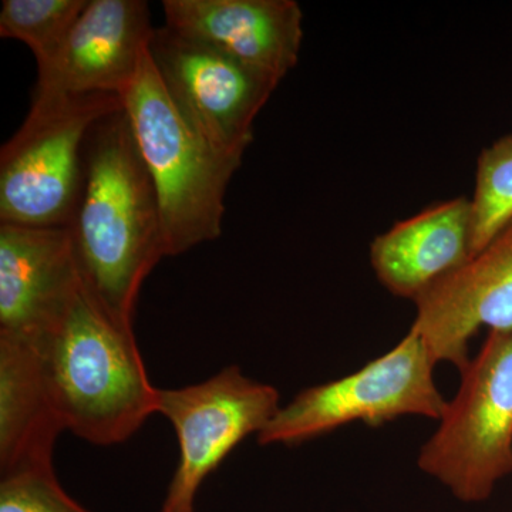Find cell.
I'll return each mask as SVG.
<instances>
[{
    "label": "cell",
    "mask_w": 512,
    "mask_h": 512,
    "mask_svg": "<svg viewBox=\"0 0 512 512\" xmlns=\"http://www.w3.org/2000/svg\"><path fill=\"white\" fill-rule=\"evenodd\" d=\"M67 228L83 284L114 318L133 325L141 286L167 249L156 188L124 107L87 134Z\"/></svg>",
    "instance_id": "obj_1"
},
{
    "label": "cell",
    "mask_w": 512,
    "mask_h": 512,
    "mask_svg": "<svg viewBox=\"0 0 512 512\" xmlns=\"http://www.w3.org/2000/svg\"><path fill=\"white\" fill-rule=\"evenodd\" d=\"M28 340L64 431L113 446L157 413L158 389L148 380L133 325L114 318L82 281L62 315Z\"/></svg>",
    "instance_id": "obj_2"
},
{
    "label": "cell",
    "mask_w": 512,
    "mask_h": 512,
    "mask_svg": "<svg viewBox=\"0 0 512 512\" xmlns=\"http://www.w3.org/2000/svg\"><path fill=\"white\" fill-rule=\"evenodd\" d=\"M121 101L156 188L167 256L221 237L225 194L242 160L222 156L185 121L148 49Z\"/></svg>",
    "instance_id": "obj_3"
},
{
    "label": "cell",
    "mask_w": 512,
    "mask_h": 512,
    "mask_svg": "<svg viewBox=\"0 0 512 512\" xmlns=\"http://www.w3.org/2000/svg\"><path fill=\"white\" fill-rule=\"evenodd\" d=\"M123 109L114 94L33 96L25 121L0 150V222L67 227L79 197L90 128Z\"/></svg>",
    "instance_id": "obj_4"
},
{
    "label": "cell",
    "mask_w": 512,
    "mask_h": 512,
    "mask_svg": "<svg viewBox=\"0 0 512 512\" xmlns=\"http://www.w3.org/2000/svg\"><path fill=\"white\" fill-rule=\"evenodd\" d=\"M460 373L417 466L461 503H483L512 473V330L490 332Z\"/></svg>",
    "instance_id": "obj_5"
},
{
    "label": "cell",
    "mask_w": 512,
    "mask_h": 512,
    "mask_svg": "<svg viewBox=\"0 0 512 512\" xmlns=\"http://www.w3.org/2000/svg\"><path fill=\"white\" fill-rule=\"evenodd\" d=\"M436 366L410 329L386 355L352 375L309 387L281 406L258 434V443L293 446L359 421L375 427L406 416L440 421L447 400L434 382Z\"/></svg>",
    "instance_id": "obj_6"
},
{
    "label": "cell",
    "mask_w": 512,
    "mask_h": 512,
    "mask_svg": "<svg viewBox=\"0 0 512 512\" xmlns=\"http://www.w3.org/2000/svg\"><path fill=\"white\" fill-rule=\"evenodd\" d=\"M279 392L256 382L238 366H228L205 382L181 389H158L157 413L177 434V468L158 512H195L205 478L251 434L258 436L274 419Z\"/></svg>",
    "instance_id": "obj_7"
},
{
    "label": "cell",
    "mask_w": 512,
    "mask_h": 512,
    "mask_svg": "<svg viewBox=\"0 0 512 512\" xmlns=\"http://www.w3.org/2000/svg\"><path fill=\"white\" fill-rule=\"evenodd\" d=\"M148 55L185 121L222 156L242 160L279 83L165 25L154 29Z\"/></svg>",
    "instance_id": "obj_8"
},
{
    "label": "cell",
    "mask_w": 512,
    "mask_h": 512,
    "mask_svg": "<svg viewBox=\"0 0 512 512\" xmlns=\"http://www.w3.org/2000/svg\"><path fill=\"white\" fill-rule=\"evenodd\" d=\"M412 330L436 365L463 372L470 363L468 343L481 328L512 330V222L466 264L414 301Z\"/></svg>",
    "instance_id": "obj_9"
},
{
    "label": "cell",
    "mask_w": 512,
    "mask_h": 512,
    "mask_svg": "<svg viewBox=\"0 0 512 512\" xmlns=\"http://www.w3.org/2000/svg\"><path fill=\"white\" fill-rule=\"evenodd\" d=\"M154 28L144 0H89L33 96H123L136 79Z\"/></svg>",
    "instance_id": "obj_10"
},
{
    "label": "cell",
    "mask_w": 512,
    "mask_h": 512,
    "mask_svg": "<svg viewBox=\"0 0 512 512\" xmlns=\"http://www.w3.org/2000/svg\"><path fill=\"white\" fill-rule=\"evenodd\" d=\"M165 26L275 82L299 60L303 13L295 0H164Z\"/></svg>",
    "instance_id": "obj_11"
},
{
    "label": "cell",
    "mask_w": 512,
    "mask_h": 512,
    "mask_svg": "<svg viewBox=\"0 0 512 512\" xmlns=\"http://www.w3.org/2000/svg\"><path fill=\"white\" fill-rule=\"evenodd\" d=\"M80 281L69 228L0 222V335L35 339Z\"/></svg>",
    "instance_id": "obj_12"
},
{
    "label": "cell",
    "mask_w": 512,
    "mask_h": 512,
    "mask_svg": "<svg viewBox=\"0 0 512 512\" xmlns=\"http://www.w3.org/2000/svg\"><path fill=\"white\" fill-rule=\"evenodd\" d=\"M470 258V200L464 197L397 222L370 245V264L380 284L413 302Z\"/></svg>",
    "instance_id": "obj_13"
},
{
    "label": "cell",
    "mask_w": 512,
    "mask_h": 512,
    "mask_svg": "<svg viewBox=\"0 0 512 512\" xmlns=\"http://www.w3.org/2000/svg\"><path fill=\"white\" fill-rule=\"evenodd\" d=\"M63 431L35 345L0 335V476L53 468Z\"/></svg>",
    "instance_id": "obj_14"
},
{
    "label": "cell",
    "mask_w": 512,
    "mask_h": 512,
    "mask_svg": "<svg viewBox=\"0 0 512 512\" xmlns=\"http://www.w3.org/2000/svg\"><path fill=\"white\" fill-rule=\"evenodd\" d=\"M89 0H3L0 36L32 50L37 72L47 69L72 32Z\"/></svg>",
    "instance_id": "obj_15"
},
{
    "label": "cell",
    "mask_w": 512,
    "mask_h": 512,
    "mask_svg": "<svg viewBox=\"0 0 512 512\" xmlns=\"http://www.w3.org/2000/svg\"><path fill=\"white\" fill-rule=\"evenodd\" d=\"M470 214L474 256L512 222V134L485 148L478 158Z\"/></svg>",
    "instance_id": "obj_16"
},
{
    "label": "cell",
    "mask_w": 512,
    "mask_h": 512,
    "mask_svg": "<svg viewBox=\"0 0 512 512\" xmlns=\"http://www.w3.org/2000/svg\"><path fill=\"white\" fill-rule=\"evenodd\" d=\"M0 477V512H92L66 493L55 468Z\"/></svg>",
    "instance_id": "obj_17"
}]
</instances>
